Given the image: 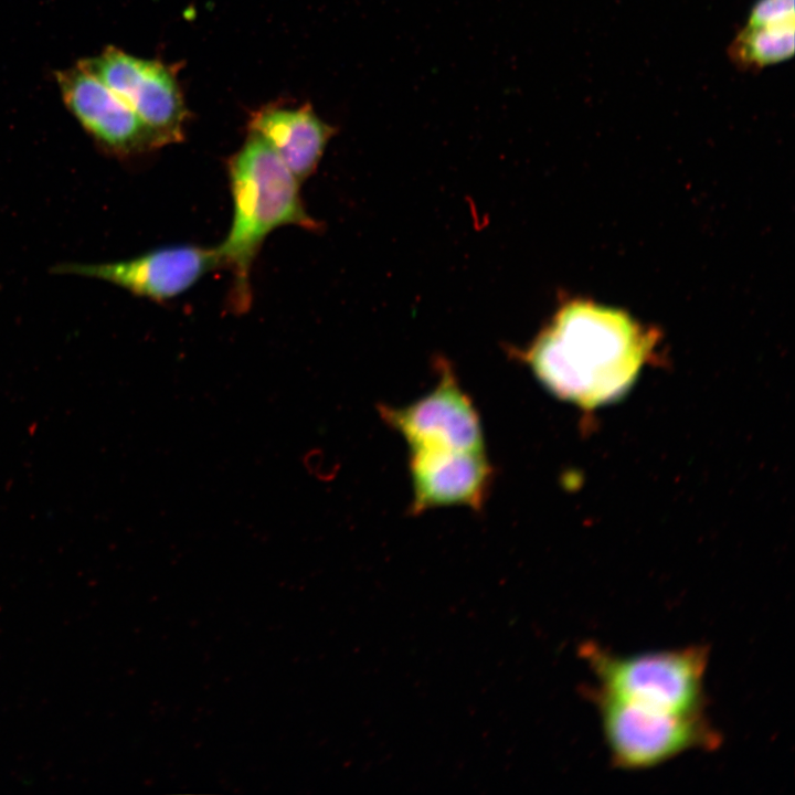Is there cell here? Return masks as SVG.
I'll use <instances>...</instances> for the list:
<instances>
[{
  "label": "cell",
  "instance_id": "9c48e42d",
  "mask_svg": "<svg viewBox=\"0 0 795 795\" xmlns=\"http://www.w3.org/2000/svg\"><path fill=\"white\" fill-rule=\"evenodd\" d=\"M409 466L412 515L451 506L481 510L492 479L485 452L415 449Z\"/></svg>",
  "mask_w": 795,
  "mask_h": 795
},
{
  "label": "cell",
  "instance_id": "277c9868",
  "mask_svg": "<svg viewBox=\"0 0 795 795\" xmlns=\"http://www.w3.org/2000/svg\"><path fill=\"white\" fill-rule=\"evenodd\" d=\"M596 709L612 765L623 771L659 766L690 751H714L720 732L706 713H676L610 696L594 686Z\"/></svg>",
  "mask_w": 795,
  "mask_h": 795
},
{
  "label": "cell",
  "instance_id": "52a82bcc",
  "mask_svg": "<svg viewBox=\"0 0 795 795\" xmlns=\"http://www.w3.org/2000/svg\"><path fill=\"white\" fill-rule=\"evenodd\" d=\"M220 267L223 268V263L218 246L181 244L115 262L63 263L53 272L100 279L135 296L162 303L182 295Z\"/></svg>",
  "mask_w": 795,
  "mask_h": 795
},
{
  "label": "cell",
  "instance_id": "8992f818",
  "mask_svg": "<svg viewBox=\"0 0 795 795\" xmlns=\"http://www.w3.org/2000/svg\"><path fill=\"white\" fill-rule=\"evenodd\" d=\"M438 381L424 396L404 406L379 405L383 422L410 451L485 452L479 415L449 363L438 361Z\"/></svg>",
  "mask_w": 795,
  "mask_h": 795
},
{
  "label": "cell",
  "instance_id": "8fae6325",
  "mask_svg": "<svg viewBox=\"0 0 795 795\" xmlns=\"http://www.w3.org/2000/svg\"><path fill=\"white\" fill-rule=\"evenodd\" d=\"M794 11V0H756L728 46L731 63L740 71L756 72L792 57Z\"/></svg>",
  "mask_w": 795,
  "mask_h": 795
},
{
  "label": "cell",
  "instance_id": "7a4b0ae2",
  "mask_svg": "<svg viewBox=\"0 0 795 795\" xmlns=\"http://www.w3.org/2000/svg\"><path fill=\"white\" fill-rule=\"evenodd\" d=\"M226 170L233 216L218 248L223 268L232 275L230 310L242 315L252 305V267L268 234L284 225L317 232L320 223L305 208L300 182L255 132L248 131L241 148L227 159Z\"/></svg>",
  "mask_w": 795,
  "mask_h": 795
},
{
  "label": "cell",
  "instance_id": "5b68a950",
  "mask_svg": "<svg viewBox=\"0 0 795 795\" xmlns=\"http://www.w3.org/2000/svg\"><path fill=\"white\" fill-rule=\"evenodd\" d=\"M77 64L125 102L162 147L184 140L188 110L173 73L161 62L109 45Z\"/></svg>",
  "mask_w": 795,
  "mask_h": 795
},
{
  "label": "cell",
  "instance_id": "3957f363",
  "mask_svg": "<svg viewBox=\"0 0 795 795\" xmlns=\"http://www.w3.org/2000/svg\"><path fill=\"white\" fill-rule=\"evenodd\" d=\"M580 654L597 681L594 687L610 696L676 713L704 712L706 645L622 655L589 642Z\"/></svg>",
  "mask_w": 795,
  "mask_h": 795
},
{
  "label": "cell",
  "instance_id": "ba28073f",
  "mask_svg": "<svg viewBox=\"0 0 795 795\" xmlns=\"http://www.w3.org/2000/svg\"><path fill=\"white\" fill-rule=\"evenodd\" d=\"M56 81L65 106L106 155L132 159L162 147L138 115L81 65L57 72Z\"/></svg>",
  "mask_w": 795,
  "mask_h": 795
},
{
  "label": "cell",
  "instance_id": "6da1fadb",
  "mask_svg": "<svg viewBox=\"0 0 795 795\" xmlns=\"http://www.w3.org/2000/svg\"><path fill=\"white\" fill-rule=\"evenodd\" d=\"M655 346L654 331L627 312L573 299L516 353L554 396L593 409L627 391Z\"/></svg>",
  "mask_w": 795,
  "mask_h": 795
},
{
  "label": "cell",
  "instance_id": "30bf717a",
  "mask_svg": "<svg viewBox=\"0 0 795 795\" xmlns=\"http://www.w3.org/2000/svg\"><path fill=\"white\" fill-rule=\"evenodd\" d=\"M248 131L262 137L301 183L317 170L336 128L324 121L309 104L272 105L252 114Z\"/></svg>",
  "mask_w": 795,
  "mask_h": 795
}]
</instances>
